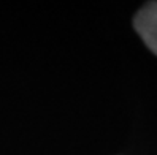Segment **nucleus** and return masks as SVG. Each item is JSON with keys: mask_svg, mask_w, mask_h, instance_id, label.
I'll list each match as a JSON object with an SVG mask.
<instances>
[{"mask_svg": "<svg viewBox=\"0 0 157 155\" xmlns=\"http://www.w3.org/2000/svg\"><path fill=\"white\" fill-rule=\"evenodd\" d=\"M133 27L144 44L157 56V2H149L140 8L133 17Z\"/></svg>", "mask_w": 157, "mask_h": 155, "instance_id": "nucleus-1", "label": "nucleus"}]
</instances>
